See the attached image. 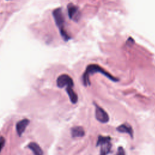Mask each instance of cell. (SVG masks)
<instances>
[{
    "label": "cell",
    "mask_w": 155,
    "mask_h": 155,
    "mask_svg": "<svg viewBox=\"0 0 155 155\" xmlns=\"http://www.w3.org/2000/svg\"><path fill=\"white\" fill-rule=\"evenodd\" d=\"M96 73H99L102 74V75L105 76L111 81L113 82H117L119 79L116 78V77L113 76L111 74H110L109 72L107 71L105 69H104L102 67L97 64H91L88 65V66L86 67V69L84 71V73L82 74V82L84 86H89L90 85V76L93 75V74Z\"/></svg>",
    "instance_id": "6da1fadb"
},
{
    "label": "cell",
    "mask_w": 155,
    "mask_h": 155,
    "mask_svg": "<svg viewBox=\"0 0 155 155\" xmlns=\"http://www.w3.org/2000/svg\"><path fill=\"white\" fill-rule=\"evenodd\" d=\"M53 16L62 39L65 41H68L71 39V37L67 32L65 28V18L62 8H57L54 9L53 11Z\"/></svg>",
    "instance_id": "7a4b0ae2"
},
{
    "label": "cell",
    "mask_w": 155,
    "mask_h": 155,
    "mask_svg": "<svg viewBox=\"0 0 155 155\" xmlns=\"http://www.w3.org/2000/svg\"><path fill=\"white\" fill-rule=\"evenodd\" d=\"M96 146L101 147L100 155H107L111 151V143L110 136H99Z\"/></svg>",
    "instance_id": "3957f363"
},
{
    "label": "cell",
    "mask_w": 155,
    "mask_h": 155,
    "mask_svg": "<svg viewBox=\"0 0 155 155\" xmlns=\"http://www.w3.org/2000/svg\"><path fill=\"white\" fill-rule=\"evenodd\" d=\"M56 84L58 87L63 88L67 87H74L73 79L67 74H61L56 80Z\"/></svg>",
    "instance_id": "277c9868"
},
{
    "label": "cell",
    "mask_w": 155,
    "mask_h": 155,
    "mask_svg": "<svg viewBox=\"0 0 155 155\" xmlns=\"http://www.w3.org/2000/svg\"><path fill=\"white\" fill-rule=\"evenodd\" d=\"M68 15L70 19L74 22H78L81 18V12L78 6L72 3L68 4L67 5Z\"/></svg>",
    "instance_id": "5b68a950"
},
{
    "label": "cell",
    "mask_w": 155,
    "mask_h": 155,
    "mask_svg": "<svg viewBox=\"0 0 155 155\" xmlns=\"http://www.w3.org/2000/svg\"><path fill=\"white\" fill-rule=\"evenodd\" d=\"M95 117L101 123H107L109 120V116L107 113L101 107L95 104Z\"/></svg>",
    "instance_id": "8992f818"
},
{
    "label": "cell",
    "mask_w": 155,
    "mask_h": 155,
    "mask_svg": "<svg viewBox=\"0 0 155 155\" xmlns=\"http://www.w3.org/2000/svg\"><path fill=\"white\" fill-rule=\"evenodd\" d=\"M30 120L27 119H24L19 120L16 125V130L17 134L19 136H21L23 133L25 131L27 125H28Z\"/></svg>",
    "instance_id": "52a82bcc"
},
{
    "label": "cell",
    "mask_w": 155,
    "mask_h": 155,
    "mask_svg": "<svg viewBox=\"0 0 155 155\" xmlns=\"http://www.w3.org/2000/svg\"><path fill=\"white\" fill-rule=\"evenodd\" d=\"M116 130L117 131L120 133H124L128 134L131 138L133 137V130L132 127L127 124H124L116 128Z\"/></svg>",
    "instance_id": "ba28073f"
},
{
    "label": "cell",
    "mask_w": 155,
    "mask_h": 155,
    "mask_svg": "<svg viewBox=\"0 0 155 155\" xmlns=\"http://www.w3.org/2000/svg\"><path fill=\"white\" fill-rule=\"evenodd\" d=\"M71 134L73 137H83L85 135V131L82 127L75 126L71 129Z\"/></svg>",
    "instance_id": "9c48e42d"
},
{
    "label": "cell",
    "mask_w": 155,
    "mask_h": 155,
    "mask_svg": "<svg viewBox=\"0 0 155 155\" xmlns=\"http://www.w3.org/2000/svg\"><path fill=\"white\" fill-rule=\"evenodd\" d=\"M28 147L31 150L34 155H43L44 153L41 147L36 142H30Z\"/></svg>",
    "instance_id": "30bf717a"
},
{
    "label": "cell",
    "mask_w": 155,
    "mask_h": 155,
    "mask_svg": "<svg viewBox=\"0 0 155 155\" xmlns=\"http://www.w3.org/2000/svg\"><path fill=\"white\" fill-rule=\"evenodd\" d=\"M73 87H66V91L69 96L70 100L73 104H76L78 102V97L77 94L74 92V91L73 89Z\"/></svg>",
    "instance_id": "8fae6325"
},
{
    "label": "cell",
    "mask_w": 155,
    "mask_h": 155,
    "mask_svg": "<svg viewBox=\"0 0 155 155\" xmlns=\"http://www.w3.org/2000/svg\"><path fill=\"white\" fill-rule=\"evenodd\" d=\"M115 155H126L124 149L122 147H119L117 148V153Z\"/></svg>",
    "instance_id": "7c38bea8"
},
{
    "label": "cell",
    "mask_w": 155,
    "mask_h": 155,
    "mask_svg": "<svg viewBox=\"0 0 155 155\" xmlns=\"http://www.w3.org/2000/svg\"><path fill=\"white\" fill-rule=\"evenodd\" d=\"M5 139L3 137L1 136L0 137V152L1 151L2 149L3 148V147L4 146V144H5Z\"/></svg>",
    "instance_id": "4fadbf2b"
}]
</instances>
